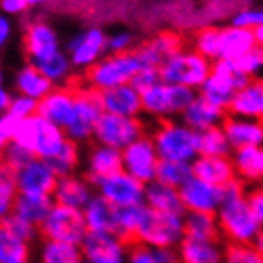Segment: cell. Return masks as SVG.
Here are the masks:
<instances>
[{
	"mask_svg": "<svg viewBox=\"0 0 263 263\" xmlns=\"http://www.w3.org/2000/svg\"><path fill=\"white\" fill-rule=\"evenodd\" d=\"M10 103H12V96L8 90L0 88V115H6L8 109H10Z\"/></svg>",
	"mask_w": 263,
	"mask_h": 263,
	"instance_id": "obj_58",
	"label": "cell"
},
{
	"mask_svg": "<svg viewBox=\"0 0 263 263\" xmlns=\"http://www.w3.org/2000/svg\"><path fill=\"white\" fill-rule=\"evenodd\" d=\"M221 128H223L225 138H227L233 151L244 149V147H261L263 143L261 120L225 117Z\"/></svg>",
	"mask_w": 263,
	"mask_h": 263,
	"instance_id": "obj_20",
	"label": "cell"
},
{
	"mask_svg": "<svg viewBox=\"0 0 263 263\" xmlns=\"http://www.w3.org/2000/svg\"><path fill=\"white\" fill-rule=\"evenodd\" d=\"M195 52L208 61H217V27H206L195 39Z\"/></svg>",
	"mask_w": 263,
	"mask_h": 263,
	"instance_id": "obj_47",
	"label": "cell"
},
{
	"mask_svg": "<svg viewBox=\"0 0 263 263\" xmlns=\"http://www.w3.org/2000/svg\"><path fill=\"white\" fill-rule=\"evenodd\" d=\"M200 90V98L206 99L208 103H212L214 107L221 109V111H227L229 109V103L233 96L237 93V88L231 84L229 80L223 79L221 74H217L210 69V74L208 79L204 80V84L198 88Z\"/></svg>",
	"mask_w": 263,
	"mask_h": 263,
	"instance_id": "obj_33",
	"label": "cell"
},
{
	"mask_svg": "<svg viewBox=\"0 0 263 263\" xmlns=\"http://www.w3.org/2000/svg\"><path fill=\"white\" fill-rule=\"evenodd\" d=\"M86 170H88L86 181L93 187L99 179L109 178V176L122 170L120 151L111 149V147H103V145H96L90 149L88 157H86Z\"/></svg>",
	"mask_w": 263,
	"mask_h": 263,
	"instance_id": "obj_23",
	"label": "cell"
},
{
	"mask_svg": "<svg viewBox=\"0 0 263 263\" xmlns=\"http://www.w3.org/2000/svg\"><path fill=\"white\" fill-rule=\"evenodd\" d=\"M33 155L27 151L23 145L15 143V141H8L2 149V157H0V164L4 166L8 172H17L21 166H25L29 160H33Z\"/></svg>",
	"mask_w": 263,
	"mask_h": 263,
	"instance_id": "obj_45",
	"label": "cell"
},
{
	"mask_svg": "<svg viewBox=\"0 0 263 263\" xmlns=\"http://www.w3.org/2000/svg\"><path fill=\"white\" fill-rule=\"evenodd\" d=\"M99 103H101V111L107 115L124 117V119H138L141 115V96L130 84L101 92Z\"/></svg>",
	"mask_w": 263,
	"mask_h": 263,
	"instance_id": "obj_18",
	"label": "cell"
},
{
	"mask_svg": "<svg viewBox=\"0 0 263 263\" xmlns=\"http://www.w3.org/2000/svg\"><path fill=\"white\" fill-rule=\"evenodd\" d=\"M147 46L151 48V52L155 53L162 65V61H166L168 58H172L174 53H178L181 48V39L176 33H160L157 34L151 42H147Z\"/></svg>",
	"mask_w": 263,
	"mask_h": 263,
	"instance_id": "obj_44",
	"label": "cell"
},
{
	"mask_svg": "<svg viewBox=\"0 0 263 263\" xmlns=\"http://www.w3.org/2000/svg\"><path fill=\"white\" fill-rule=\"evenodd\" d=\"M229 111L237 119L261 120L263 115V84L261 80H250L238 90L229 103Z\"/></svg>",
	"mask_w": 263,
	"mask_h": 263,
	"instance_id": "obj_24",
	"label": "cell"
},
{
	"mask_svg": "<svg viewBox=\"0 0 263 263\" xmlns=\"http://www.w3.org/2000/svg\"><path fill=\"white\" fill-rule=\"evenodd\" d=\"M92 197H93V187L86 179L77 178V176L60 178L52 193L53 204L65 206V208L79 210V212H82V208L90 202Z\"/></svg>",
	"mask_w": 263,
	"mask_h": 263,
	"instance_id": "obj_21",
	"label": "cell"
},
{
	"mask_svg": "<svg viewBox=\"0 0 263 263\" xmlns=\"http://www.w3.org/2000/svg\"><path fill=\"white\" fill-rule=\"evenodd\" d=\"M219 235L221 233L214 214H198V212L183 214V238L219 242Z\"/></svg>",
	"mask_w": 263,
	"mask_h": 263,
	"instance_id": "obj_31",
	"label": "cell"
},
{
	"mask_svg": "<svg viewBox=\"0 0 263 263\" xmlns=\"http://www.w3.org/2000/svg\"><path fill=\"white\" fill-rule=\"evenodd\" d=\"M29 6H34V2H27V0H2L0 2V8L6 13H21Z\"/></svg>",
	"mask_w": 263,
	"mask_h": 263,
	"instance_id": "obj_56",
	"label": "cell"
},
{
	"mask_svg": "<svg viewBox=\"0 0 263 263\" xmlns=\"http://www.w3.org/2000/svg\"><path fill=\"white\" fill-rule=\"evenodd\" d=\"M231 153H233V149L225 138L221 126L198 134V157L229 158Z\"/></svg>",
	"mask_w": 263,
	"mask_h": 263,
	"instance_id": "obj_36",
	"label": "cell"
},
{
	"mask_svg": "<svg viewBox=\"0 0 263 263\" xmlns=\"http://www.w3.org/2000/svg\"><path fill=\"white\" fill-rule=\"evenodd\" d=\"M93 191L115 208H128V206L143 204L145 185L120 170L109 178L99 179L93 185Z\"/></svg>",
	"mask_w": 263,
	"mask_h": 263,
	"instance_id": "obj_12",
	"label": "cell"
},
{
	"mask_svg": "<svg viewBox=\"0 0 263 263\" xmlns=\"http://www.w3.org/2000/svg\"><path fill=\"white\" fill-rule=\"evenodd\" d=\"M138 60L134 52L120 53V55H107L103 60H99L93 67L88 69L86 72V80H88V88L93 92H105L112 90L119 86L130 84L134 74L139 71Z\"/></svg>",
	"mask_w": 263,
	"mask_h": 263,
	"instance_id": "obj_6",
	"label": "cell"
},
{
	"mask_svg": "<svg viewBox=\"0 0 263 263\" xmlns=\"http://www.w3.org/2000/svg\"><path fill=\"white\" fill-rule=\"evenodd\" d=\"M229 158L235 178L240 181H261L263 178V149L261 147H244L231 153Z\"/></svg>",
	"mask_w": 263,
	"mask_h": 263,
	"instance_id": "obj_29",
	"label": "cell"
},
{
	"mask_svg": "<svg viewBox=\"0 0 263 263\" xmlns=\"http://www.w3.org/2000/svg\"><path fill=\"white\" fill-rule=\"evenodd\" d=\"M145 126L139 119H124V117H115V115L103 112L99 117L92 138L98 141V145L122 151L132 141L141 138Z\"/></svg>",
	"mask_w": 263,
	"mask_h": 263,
	"instance_id": "obj_10",
	"label": "cell"
},
{
	"mask_svg": "<svg viewBox=\"0 0 263 263\" xmlns=\"http://www.w3.org/2000/svg\"><path fill=\"white\" fill-rule=\"evenodd\" d=\"M0 225H2L10 235H13L17 240H21V242H25V244H31L34 238L39 237V227L31 225L29 221H25L23 217L15 216V214H10L4 221H0Z\"/></svg>",
	"mask_w": 263,
	"mask_h": 263,
	"instance_id": "obj_46",
	"label": "cell"
},
{
	"mask_svg": "<svg viewBox=\"0 0 263 263\" xmlns=\"http://www.w3.org/2000/svg\"><path fill=\"white\" fill-rule=\"evenodd\" d=\"M53 208L52 197H42V195H17L13 212L15 216L23 217L34 227H40L48 217L50 210Z\"/></svg>",
	"mask_w": 263,
	"mask_h": 263,
	"instance_id": "obj_32",
	"label": "cell"
},
{
	"mask_svg": "<svg viewBox=\"0 0 263 263\" xmlns=\"http://www.w3.org/2000/svg\"><path fill=\"white\" fill-rule=\"evenodd\" d=\"M246 206H248V210L254 217H256V221L263 225V191L261 189H252V191L246 193Z\"/></svg>",
	"mask_w": 263,
	"mask_h": 263,
	"instance_id": "obj_55",
	"label": "cell"
},
{
	"mask_svg": "<svg viewBox=\"0 0 263 263\" xmlns=\"http://www.w3.org/2000/svg\"><path fill=\"white\" fill-rule=\"evenodd\" d=\"M0 88H2V72H0Z\"/></svg>",
	"mask_w": 263,
	"mask_h": 263,
	"instance_id": "obj_60",
	"label": "cell"
},
{
	"mask_svg": "<svg viewBox=\"0 0 263 263\" xmlns=\"http://www.w3.org/2000/svg\"><path fill=\"white\" fill-rule=\"evenodd\" d=\"M143 204L128 206V208H117V229H115V235L122 238L124 242L134 240L139 223H141V217H143Z\"/></svg>",
	"mask_w": 263,
	"mask_h": 263,
	"instance_id": "obj_39",
	"label": "cell"
},
{
	"mask_svg": "<svg viewBox=\"0 0 263 263\" xmlns=\"http://www.w3.org/2000/svg\"><path fill=\"white\" fill-rule=\"evenodd\" d=\"M252 36H254V40H256V46L261 48V42H263V25L256 27V29L252 31Z\"/></svg>",
	"mask_w": 263,
	"mask_h": 263,
	"instance_id": "obj_59",
	"label": "cell"
},
{
	"mask_svg": "<svg viewBox=\"0 0 263 263\" xmlns=\"http://www.w3.org/2000/svg\"><path fill=\"white\" fill-rule=\"evenodd\" d=\"M179 263H221L223 248L219 242L183 238L178 246Z\"/></svg>",
	"mask_w": 263,
	"mask_h": 263,
	"instance_id": "obj_30",
	"label": "cell"
},
{
	"mask_svg": "<svg viewBox=\"0 0 263 263\" xmlns=\"http://www.w3.org/2000/svg\"><path fill=\"white\" fill-rule=\"evenodd\" d=\"M235 63H237V67L248 77V79L257 80L259 72H261V67H263L261 48H254V50H250V52H246L242 58H238Z\"/></svg>",
	"mask_w": 263,
	"mask_h": 263,
	"instance_id": "obj_48",
	"label": "cell"
},
{
	"mask_svg": "<svg viewBox=\"0 0 263 263\" xmlns=\"http://www.w3.org/2000/svg\"><path fill=\"white\" fill-rule=\"evenodd\" d=\"M185 212H198V214H214L221 206V187L206 183L198 178H189L178 189Z\"/></svg>",
	"mask_w": 263,
	"mask_h": 263,
	"instance_id": "obj_16",
	"label": "cell"
},
{
	"mask_svg": "<svg viewBox=\"0 0 263 263\" xmlns=\"http://www.w3.org/2000/svg\"><path fill=\"white\" fill-rule=\"evenodd\" d=\"M197 93L183 86H174L158 82L155 88L141 93V112H147L155 119L168 120L170 117L181 115L189 107Z\"/></svg>",
	"mask_w": 263,
	"mask_h": 263,
	"instance_id": "obj_8",
	"label": "cell"
},
{
	"mask_svg": "<svg viewBox=\"0 0 263 263\" xmlns=\"http://www.w3.org/2000/svg\"><path fill=\"white\" fill-rule=\"evenodd\" d=\"M80 263H88V261H84V259H82V261H80Z\"/></svg>",
	"mask_w": 263,
	"mask_h": 263,
	"instance_id": "obj_61",
	"label": "cell"
},
{
	"mask_svg": "<svg viewBox=\"0 0 263 263\" xmlns=\"http://www.w3.org/2000/svg\"><path fill=\"white\" fill-rule=\"evenodd\" d=\"M0 157H2V149H0Z\"/></svg>",
	"mask_w": 263,
	"mask_h": 263,
	"instance_id": "obj_62",
	"label": "cell"
},
{
	"mask_svg": "<svg viewBox=\"0 0 263 263\" xmlns=\"http://www.w3.org/2000/svg\"><path fill=\"white\" fill-rule=\"evenodd\" d=\"M82 217L88 233H115L117 229V208L98 195L82 208Z\"/></svg>",
	"mask_w": 263,
	"mask_h": 263,
	"instance_id": "obj_28",
	"label": "cell"
},
{
	"mask_svg": "<svg viewBox=\"0 0 263 263\" xmlns=\"http://www.w3.org/2000/svg\"><path fill=\"white\" fill-rule=\"evenodd\" d=\"M120 157H122V172H126L128 176L138 179L139 183L143 185L155 181L160 158L155 151L151 136L143 134L141 138L132 141L126 149L120 151Z\"/></svg>",
	"mask_w": 263,
	"mask_h": 263,
	"instance_id": "obj_11",
	"label": "cell"
},
{
	"mask_svg": "<svg viewBox=\"0 0 263 263\" xmlns=\"http://www.w3.org/2000/svg\"><path fill=\"white\" fill-rule=\"evenodd\" d=\"M72 105H74V90H71V88H53L52 92L39 101L36 117L63 130L69 119H71Z\"/></svg>",
	"mask_w": 263,
	"mask_h": 263,
	"instance_id": "obj_17",
	"label": "cell"
},
{
	"mask_svg": "<svg viewBox=\"0 0 263 263\" xmlns=\"http://www.w3.org/2000/svg\"><path fill=\"white\" fill-rule=\"evenodd\" d=\"M160 160L191 164L198 157V134L178 120H164L155 128L151 136Z\"/></svg>",
	"mask_w": 263,
	"mask_h": 263,
	"instance_id": "obj_1",
	"label": "cell"
},
{
	"mask_svg": "<svg viewBox=\"0 0 263 263\" xmlns=\"http://www.w3.org/2000/svg\"><path fill=\"white\" fill-rule=\"evenodd\" d=\"M189 178H193L191 164L160 160V162H158V168H157L155 181H158V183H162V185H168V187H172V189H179Z\"/></svg>",
	"mask_w": 263,
	"mask_h": 263,
	"instance_id": "obj_40",
	"label": "cell"
},
{
	"mask_svg": "<svg viewBox=\"0 0 263 263\" xmlns=\"http://www.w3.org/2000/svg\"><path fill=\"white\" fill-rule=\"evenodd\" d=\"M20 124H21V120L12 117L10 112L0 115V149H4V145H6L8 141H12L17 128H20Z\"/></svg>",
	"mask_w": 263,
	"mask_h": 263,
	"instance_id": "obj_54",
	"label": "cell"
},
{
	"mask_svg": "<svg viewBox=\"0 0 263 263\" xmlns=\"http://www.w3.org/2000/svg\"><path fill=\"white\" fill-rule=\"evenodd\" d=\"M12 34V23L6 15H0V46H4Z\"/></svg>",
	"mask_w": 263,
	"mask_h": 263,
	"instance_id": "obj_57",
	"label": "cell"
},
{
	"mask_svg": "<svg viewBox=\"0 0 263 263\" xmlns=\"http://www.w3.org/2000/svg\"><path fill=\"white\" fill-rule=\"evenodd\" d=\"M15 88H17L20 96H25V98L34 99V101H40L53 90V86L44 79V74L33 63L25 65L20 71L17 79H15Z\"/></svg>",
	"mask_w": 263,
	"mask_h": 263,
	"instance_id": "obj_34",
	"label": "cell"
},
{
	"mask_svg": "<svg viewBox=\"0 0 263 263\" xmlns=\"http://www.w3.org/2000/svg\"><path fill=\"white\" fill-rule=\"evenodd\" d=\"M17 198V191L12 179V172H8L0 164V221H4L13 212V204Z\"/></svg>",
	"mask_w": 263,
	"mask_h": 263,
	"instance_id": "obj_43",
	"label": "cell"
},
{
	"mask_svg": "<svg viewBox=\"0 0 263 263\" xmlns=\"http://www.w3.org/2000/svg\"><path fill=\"white\" fill-rule=\"evenodd\" d=\"M12 141L23 145L27 151L34 158L40 160H50L58 155L63 143L67 141L65 132L58 126L50 124L40 117H31L27 120H21L20 128L15 132Z\"/></svg>",
	"mask_w": 263,
	"mask_h": 263,
	"instance_id": "obj_4",
	"label": "cell"
},
{
	"mask_svg": "<svg viewBox=\"0 0 263 263\" xmlns=\"http://www.w3.org/2000/svg\"><path fill=\"white\" fill-rule=\"evenodd\" d=\"M212 69V61L202 58L195 50H179L172 58L162 61L158 67L160 82L174 86H183L187 90H198L208 79Z\"/></svg>",
	"mask_w": 263,
	"mask_h": 263,
	"instance_id": "obj_3",
	"label": "cell"
},
{
	"mask_svg": "<svg viewBox=\"0 0 263 263\" xmlns=\"http://www.w3.org/2000/svg\"><path fill=\"white\" fill-rule=\"evenodd\" d=\"M134 240L151 250L178 248L183 240V216L160 214L145 208Z\"/></svg>",
	"mask_w": 263,
	"mask_h": 263,
	"instance_id": "obj_2",
	"label": "cell"
},
{
	"mask_svg": "<svg viewBox=\"0 0 263 263\" xmlns=\"http://www.w3.org/2000/svg\"><path fill=\"white\" fill-rule=\"evenodd\" d=\"M79 162H80L79 145L69 141V139L63 143V147L58 151V155L48 160V164H50V168L53 170V174L58 176V179L72 176V172L77 170Z\"/></svg>",
	"mask_w": 263,
	"mask_h": 263,
	"instance_id": "obj_41",
	"label": "cell"
},
{
	"mask_svg": "<svg viewBox=\"0 0 263 263\" xmlns=\"http://www.w3.org/2000/svg\"><path fill=\"white\" fill-rule=\"evenodd\" d=\"M160 82V74H158V69H139L136 74H134V79H132L130 86L136 90V92L141 96L143 92L147 90H151L155 86Z\"/></svg>",
	"mask_w": 263,
	"mask_h": 263,
	"instance_id": "obj_51",
	"label": "cell"
},
{
	"mask_svg": "<svg viewBox=\"0 0 263 263\" xmlns=\"http://www.w3.org/2000/svg\"><path fill=\"white\" fill-rule=\"evenodd\" d=\"M259 25H263V12L257 8H242L231 20V27L242 31H254Z\"/></svg>",
	"mask_w": 263,
	"mask_h": 263,
	"instance_id": "obj_49",
	"label": "cell"
},
{
	"mask_svg": "<svg viewBox=\"0 0 263 263\" xmlns=\"http://www.w3.org/2000/svg\"><path fill=\"white\" fill-rule=\"evenodd\" d=\"M193 176L202 179L214 187H223L235 179V170L229 158H214V157H197L191 162Z\"/></svg>",
	"mask_w": 263,
	"mask_h": 263,
	"instance_id": "obj_27",
	"label": "cell"
},
{
	"mask_svg": "<svg viewBox=\"0 0 263 263\" xmlns=\"http://www.w3.org/2000/svg\"><path fill=\"white\" fill-rule=\"evenodd\" d=\"M132 44H134V36L126 31H119V33L107 36V50L112 55H120V53H130Z\"/></svg>",
	"mask_w": 263,
	"mask_h": 263,
	"instance_id": "obj_52",
	"label": "cell"
},
{
	"mask_svg": "<svg viewBox=\"0 0 263 263\" xmlns=\"http://www.w3.org/2000/svg\"><path fill=\"white\" fill-rule=\"evenodd\" d=\"M13 185L17 195H42L52 197L53 187L58 183V176L53 174L46 160L33 158L17 172L12 174Z\"/></svg>",
	"mask_w": 263,
	"mask_h": 263,
	"instance_id": "obj_14",
	"label": "cell"
},
{
	"mask_svg": "<svg viewBox=\"0 0 263 263\" xmlns=\"http://www.w3.org/2000/svg\"><path fill=\"white\" fill-rule=\"evenodd\" d=\"M219 233H223L233 244H254L261 235V223L252 216L246 200H223L216 212Z\"/></svg>",
	"mask_w": 263,
	"mask_h": 263,
	"instance_id": "obj_5",
	"label": "cell"
},
{
	"mask_svg": "<svg viewBox=\"0 0 263 263\" xmlns=\"http://www.w3.org/2000/svg\"><path fill=\"white\" fill-rule=\"evenodd\" d=\"M221 263H263V254L254 244H233L225 246Z\"/></svg>",
	"mask_w": 263,
	"mask_h": 263,
	"instance_id": "obj_42",
	"label": "cell"
},
{
	"mask_svg": "<svg viewBox=\"0 0 263 263\" xmlns=\"http://www.w3.org/2000/svg\"><path fill=\"white\" fill-rule=\"evenodd\" d=\"M223 120L225 111L214 107L200 96H195L189 107L181 112V122L187 128H191L195 134H202L210 128H217V126L223 124Z\"/></svg>",
	"mask_w": 263,
	"mask_h": 263,
	"instance_id": "obj_22",
	"label": "cell"
},
{
	"mask_svg": "<svg viewBox=\"0 0 263 263\" xmlns=\"http://www.w3.org/2000/svg\"><path fill=\"white\" fill-rule=\"evenodd\" d=\"M256 40L252 36V31H242L235 27H223L217 29V61L229 60L237 61L246 52L254 50Z\"/></svg>",
	"mask_w": 263,
	"mask_h": 263,
	"instance_id": "obj_25",
	"label": "cell"
},
{
	"mask_svg": "<svg viewBox=\"0 0 263 263\" xmlns=\"http://www.w3.org/2000/svg\"><path fill=\"white\" fill-rule=\"evenodd\" d=\"M143 206L153 212H160V214H172V216L185 214L178 189H172L158 181H151L149 185H145Z\"/></svg>",
	"mask_w": 263,
	"mask_h": 263,
	"instance_id": "obj_26",
	"label": "cell"
},
{
	"mask_svg": "<svg viewBox=\"0 0 263 263\" xmlns=\"http://www.w3.org/2000/svg\"><path fill=\"white\" fill-rule=\"evenodd\" d=\"M107 52V36L105 33L92 27L86 29L77 36H72L67 44V55L71 65L80 67V69H90L98 63L99 60H103V55Z\"/></svg>",
	"mask_w": 263,
	"mask_h": 263,
	"instance_id": "obj_15",
	"label": "cell"
},
{
	"mask_svg": "<svg viewBox=\"0 0 263 263\" xmlns=\"http://www.w3.org/2000/svg\"><path fill=\"white\" fill-rule=\"evenodd\" d=\"M31 246L10 235L0 225V263H29Z\"/></svg>",
	"mask_w": 263,
	"mask_h": 263,
	"instance_id": "obj_38",
	"label": "cell"
},
{
	"mask_svg": "<svg viewBox=\"0 0 263 263\" xmlns=\"http://www.w3.org/2000/svg\"><path fill=\"white\" fill-rule=\"evenodd\" d=\"M25 48L31 61H33V65L61 50L58 33L53 31L52 25H48L46 21H33V23H29L25 33Z\"/></svg>",
	"mask_w": 263,
	"mask_h": 263,
	"instance_id": "obj_19",
	"label": "cell"
},
{
	"mask_svg": "<svg viewBox=\"0 0 263 263\" xmlns=\"http://www.w3.org/2000/svg\"><path fill=\"white\" fill-rule=\"evenodd\" d=\"M39 233H42L46 240H58V242L80 246V242L88 235V229H86L82 212L53 204L44 223L39 227Z\"/></svg>",
	"mask_w": 263,
	"mask_h": 263,
	"instance_id": "obj_9",
	"label": "cell"
},
{
	"mask_svg": "<svg viewBox=\"0 0 263 263\" xmlns=\"http://www.w3.org/2000/svg\"><path fill=\"white\" fill-rule=\"evenodd\" d=\"M126 263H160L157 257V252L141 246V244H132L128 248V257Z\"/></svg>",
	"mask_w": 263,
	"mask_h": 263,
	"instance_id": "obj_53",
	"label": "cell"
},
{
	"mask_svg": "<svg viewBox=\"0 0 263 263\" xmlns=\"http://www.w3.org/2000/svg\"><path fill=\"white\" fill-rule=\"evenodd\" d=\"M79 248L88 263H126L130 244L115 233H88Z\"/></svg>",
	"mask_w": 263,
	"mask_h": 263,
	"instance_id": "obj_13",
	"label": "cell"
},
{
	"mask_svg": "<svg viewBox=\"0 0 263 263\" xmlns=\"http://www.w3.org/2000/svg\"><path fill=\"white\" fill-rule=\"evenodd\" d=\"M40 263H80L82 254L80 248L74 244L58 242V240H46L40 244L39 252Z\"/></svg>",
	"mask_w": 263,
	"mask_h": 263,
	"instance_id": "obj_35",
	"label": "cell"
},
{
	"mask_svg": "<svg viewBox=\"0 0 263 263\" xmlns=\"http://www.w3.org/2000/svg\"><path fill=\"white\" fill-rule=\"evenodd\" d=\"M101 115L103 111H101L98 92H93L90 88L74 90V105H72L71 119L63 128L65 138L77 145L88 141L93 136V130Z\"/></svg>",
	"mask_w": 263,
	"mask_h": 263,
	"instance_id": "obj_7",
	"label": "cell"
},
{
	"mask_svg": "<svg viewBox=\"0 0 263 263\" xmlns=\"http://www.w3.org/2000/svg\"><path fill=\"white\" fill-rule=\"evenodd\" d=\"M34 67L44 74V79L52 86L60 84V82H65V80L69 79V74H71V61H69V55H67L65 52H61V50L58 53L50 55V58H46V60L34 63Z\"/></svg>",
	"mask_w": 263,
	"mask_h": 263,
	"instance_id": "obj_37",
	"label": "cell"
},
{
	"mask_svg": "<svg viewBox=\"0 0 263 263\" xmlns=\"http://www.w3.org/2000/svg\"><path fill=\"white\" fill-rule=\"evenodd\" d=\"M36 107H39V101L29 99L25 96H15V98H12V103H10L8 112L12 117H15L17 120H27L36 115Z\"/></svg>",
	"mask_w": 263,
	"mask_h": 263,
	"instance_id": "obj_50",
	"label": "cell"
}]
</instances>
